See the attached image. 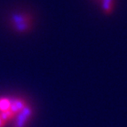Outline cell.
Wrapping results in <instances>:
<instances>
[{"mask_svg": "<svg viewBox=\"0 0 127 127\" xmlns=\"http://www.w3.org/2000/svg\"><path fill=\"white\" fill-rule=\"evenodd\" d=\"M97 2L105 14H110L115 7V0H94Z\"/></svg>", "mask_w": 127, "mask_h": 127, "instance_id": "3957f363", "label": "cell"}, {"mask_svg": "<svg viewBox=\"0 0 127 127\" xmlns=\"http://www.w3.org/2000/svg\"><path fill=\"white\" fill-rule=\"evenodd\" d=\"M9 26L18 34H26L33 28L34 20L26 12H14L9 17Z\"/></svg>", "mask_w": 127, "mask_h": 127, "instance_id": "6da1fadb", "label": "cell"}, {"mask_svg": "<svg viewBox=\"0 0 127 127\" xmlns=\"http://www.w3.org/2000/svg\"><path fill=\"white\" fill-rule=\"evenodd\" d=\"M6 125H7V123L4 121L3 117H1V115H0V127H5Z\"/></svg>", "mask_w": 127, "mask_h": 127, "instance_id": "277c9868", "label": "cell"}, {"mask_svg": "<svg viewBox=\"0 0 127 127\" xmlns=\"http://www.w3.org/2000/svg\"><path fill=\"white\" fill-rule=\"evenodd\" d=\"M32 116H33V109L30 105H28L16 117L14 121L12 122V127H27L31 120Z\"/></svg>", "mask_w": 127, "mask_h": 127, "instance_id": "7a4b0ae2", "label": "cell"}]
</instances>
